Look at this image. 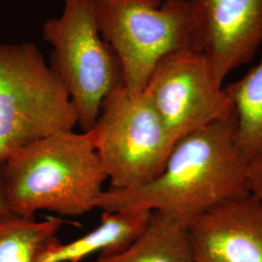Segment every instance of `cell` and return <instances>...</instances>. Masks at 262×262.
Returning a JSON list of instances; mask_svg holds the SVG:
<instances>
[{
    "label": "cell",
    "instance_id": "cell-7",
    "mask_svg": "<svg viewBox=\"0 0 262 262\" xmlns=\"http://www.w3.org/2000/svg\"><path fill=\"white\" fill-rule=\"evenodd\" d=\"M145 92L176 141L233 114L223 84L199 50H182L162 58Z\"/></svg>",
    "mask_w": 262,
    "mask_h": 262
},
{
    "label": "cell",
    "instance_id": "cell-9",
    "mask_svg": "<svg viewBox=\"0 0 262 262\" xmlns=\"http://www.w3.org/2000/svg\"><path fill=\"white\" fill-rule=\"evenodd\" d=\"M193 262H262V200L235 197L191 219Z\"/></svg>",
    "mask_w": 262,
    "mask_h": 262
},
{
    "label": "cell",
    "instance_id": "cell-8",
    "mask_svg": "<svg viewBox=\"0 0 262 262\" xmlns=\"http://www.w3.org/2000/svg\"><path fill=\"white\" fill-rule=\"evenodd\" d=\"M200 51L216 81L252 60L262 44V0H191Z\"/></svg>",
    "mask_w": 262,
    "mask_h": 262
},
{
    "label": "cell",
    "instance_id": "cell-6",
    "mask_svg": "<svg viewBox=\"0 0 262 262\" xmlns=\"http://www.w3.org/2000/svg\"><path fill=\"white\" fill-rule=\"evenodd\" d=\"M111 188L133 189L158 177L175 140L148 94L124 85L109 94L92 129Z\"/></svg>",
    "mask_w": 262,
    "mask_h": 262
},
{
    "label": "cell",
    "instance_id": "cell-14",
    "mask_svg": "<svg viewBox=\"0 0 262 262\" xmlns=\"http://www.w3.org/2000/svg\"><path fill=\"white\" fill-rule=\"evenodd\" d=\"M249 192L262 200V157L249 163Z\"/></svg>",
    "mask_w": 262,
    "mask_h": 262
},
{
    "label": "cell",
    "instance_id": "cell-10",
    "mask_svg": "<svg viewBox=\"0 0 262 262\" xmlns=\"http://www.w3.org/2000/svg\"><path fill=\"white\" fill-rule=\"evenodd\" d=\"M151 215L150 211H103L100 225L93 231L69 243H61L56 238L42 253L39 262H80L93 253H122L143 234Z\"/></svg>",
    "mask_w": 262,
    "mask_h": 262
},
{
    "label": "cell",
    "instance_id": "cell-2",
    "mask_svg": "<svg viewBox=\"0 0 262 262\" xmlns=\"http://www.w3.org/2000/svg\"><path fill=\"white\" fill-rule=\"evenodd\" d=\"M2 166L8 208L23 215L92 212L108 180L92 131H66L33 142Z\"/></svg>",
    "mask_w": 262,
    "mask_h": 262
},
{
    "label": "cell",
    "instance_id": "cell-3",
    "mask_svg": "<svg viewBox=\"0 0 262 262\" xmlns=\"http://www.w3.org/2000/svg\"><path fill=\"white\" fill-rule=\"evenodd\" d=\"M104 40L122 61L123 85L144 92L159 61L174 52L199 50V29L191 0H94Z\"/></svg>",
    "mask_w": 262,
    "mask_h": 262
},
{
    "label": "cell",
    "instance_id": "cell-15",
    "mask_svg": "<svg viewBox=\"0 0 262 262\" xmlns=\"http://www.w3.org/2000/svg\"><path fill=\"white\" fill-rule=\"evenodd\" d=\"M8 203H7V194H6V186H5V178L3 166L0 164V212L7 210Z\"/></svg>",
    "mask_w": 262,
    "mask_h": 262
},
{
    "label": "cell",
    "instance_id": "cell-1",
    "mask_svg": "<svg viewBox=\"0 0 262 262\" xmlns=\"http://www.w3.org/2000/svg\"><path fill=\"white\" fill-rule=\"evenodd\" d=\"M247 193L249 163L236 145L233 112L180 138L164 168L148 184L133 189H105L96 208L159 212L189 222Z\"/></svg>",
    "mask_w": 262,
    "mask_h": 262
},
{
    "label": "cell",
    "instance_id": "cell-4",
    "mask_svg": "<svg viewBox=\"0 0 262 262\" xmlns=\"http://www.w3.org/2000/svg\"><path fill=\"white\" fill-rule=\"evenodd\" d=\"M77 124L70 95L37 47L0 45V164L23 147Z\"/></svg>",
    "mask_w": 262,
    "mask_h": 262
},
{
    "label": "cell",
    "instance_id": "cell-12",
    "mask_svg": "<svg viewBox=\"0 0 262 262\" xmlns=\"http://www.w3.org/2000/svg\"><path fill=\"white\" fill-rule=\"evenodd\" d=\"M224 90L233 107L236 145L251 163L262 157V60Z\"/></svg>",
    "mask_w": 262,
    "mask_h": 262
},
{
    "label": "cell",
    "instance_id": "cell-11",
    "mask_svg": "<svg viewBox=\"0 0 262 262\" xmlns=\"http://www.w3.org/2000/svg\"><path fill=\"white\" fill-rule=\"evenodd\" d=\"M188 221L152 212L140 237L123 252L99 255L95 262H193L187 233Z\"/></svg>",
    "mask_w": 262,
    "mask_h": 262
},
{
    "label": "cell",
    "instance_id": "cell-5",
    "mask_svg": "<svg viewBox=\"0 0 262 262\" xmlns=\"http://www.w3.org/2000/svg\"><path fill=\"white\" fill-rule=\"evenodd\" d=\"M62 15L49 19L43 37L52 45L51 68L70 95L82 130H92L105 98L123 85L120 57L104 40L94 0H64Z\"/></svg>",
    "mask_w": 262,
    "mask_h": 262
},
{
    "label": "cell",
    "instance_id": "cell-13",
    "mask_svg": "<svg viewBox=\"0 0 262 262\" xmlns=\"http://www.w3.org/2000/svg\"><path fill=\"white\" fill-rule=\"evenodd\" d=\"M63 224L60 217L37 221L10 209L1 211L0 262H39Z\"/></svg>",
    "mask_w": 262,
    "mask_h": 262
}]
</instances>
